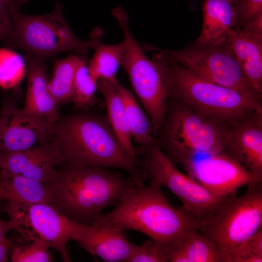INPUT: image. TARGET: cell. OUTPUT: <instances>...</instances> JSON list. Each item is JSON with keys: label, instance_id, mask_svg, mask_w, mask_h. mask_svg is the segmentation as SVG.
<instances>
[{"label": "cell", "instance_id": "1", "mask_svg": "<svg viewBox=\"0 0 262 262\" xmlns=\"http://www.w3.org/2000/svg\"><path fill=\"white\" fill-rule=\"evenodd\" d=\"M51 139L63 164L115 168L127 172L136 184L144 183L138 159L130 156L106 115L75 113L50 123Z\"/></svg>", "mask_w": 262, "mask_h": 262}, {"label": "cell", "instance_id": "2", "mask_svg": "<svg viewBox=\"0 0 262 262\" xmlns=\"http://www.w3.org/2000/svg\"><path fill=\"white\" fill-rule=\"evenodd\" d=\"M47 185L48 204L79 224H92L136 185L108 168L64 164Z\"/></svg>", "mask_w": 262, "mask_h": 262}, {"label": "cell", "instance_id": "3", "mask_svg": "<svg viewBox=\"0 0 262 262\" xmlns=\"http://www.w3.org/2000/svg\"><path fill=\"white\" fill-rule=\"evenodd\" d=\"M92 224L139 231L155 241L171 245L189 231L198 228L196 220L173 206L161 187L135 185L111 211Z\"/></svg>", "mask_w": 262, "mask_h": 262}, {"label": "cell", "instance_id": "4", "mask_svg": "<svg viewBox=\"0 0 262 262\" xmlns=\"http://www.w3.org/2000/svg\"><path fill=\"white\" fill-rule=\"evenodd\" d=\"M151 60L162 74L168 98L181 100L203 116L229 123L262 113V95L205 80L158 52L153 54Z\"/></svg>", "mask_w": 262, "mask_h": 262}, {"label": "cell", "instance_id": "5", "mask_svg": "<svg viewBox=\"0 0 262 262\" xmlns=\"http://www.w3.org/2000/svg\"><path fill=\"white\" fill-rule=\"evenodd\" d=\"M8 5L13 14V28L7 42L32 59L45 62L66 51L85 54L101 38L99 28L93 31L88 40L77 36L64 18L61 2H56L52 12L40 15L24 14L12 4Z\"/></svg>", "mask_w": 262, "mask_h": 262}, {"label": "cell", "instance_id": "6", "mask_svg": "<svg viewBox=\"0 0 262 262\" xmlns=\"http://www.w3.org/2000/svg\"><path fill=\"white\" fill-rule=\"evenodd\" d=\"M237 196L221 198L213 210L198 222V230L213 242L227 262L229 252L262 229V181L247 185Z\"/></svg>", "mask_w": 262, "mask_h": 262}, {"label": "cell", "instance_id": "7", "mask_svg": "<svg viewBox=\"0 0 262 262\" xmlns=\"http://www.w3.org/2000/svg\"><path fill=\"white\" fill-rule=\"evenodd\" d=\"M143 50L162 54L198 77L216 84L244 92L256 93L240 66L227 39L218 44L195 41L180 49L158 48L149 44L140 45Z\"/></svg>", "mask_w": 262, "mask_h": 262}, {"label": "cell", "instance_id": "8", "mask_svg": "<svg viewBox=\"0 0 262 262\" xmlns=\"http://www.w3.org/2000/svg\"><path fill=\"white\" fill-rule=\"evenodd\" d=\"M228 125L188 106L174 104L166 107L160 141L156 142L169 159L187 152H223Z\"/></svg>", "mask_w": 262, "mask_h": 262}, {"label": "cell", "instance_id": "9", "mask_svg": "<svg viewBox=\"0 0 262 262\" xmlns=\"http://www.w3.org/2000/svg\"><path fill=\"white\" fill-rule=\"evenodd\" d=\"M136 150L143 180L168 188L181 201L180 208L197 221L208 214L221 199L179 170L155 140Z\"/></svg>", "mask_w": 262, "mask_h": 262}, {"label": "cell", "instance_id": "10", "mask_svg": "<svg viewBox=\"0 0 262 262\" xmlns=\"http://www.w3.org/2000/svg\"><path fill=\"white\" fill-rule=\"evenodd\" d=\"M1 202L2 213L7 214L12 229L21 239L43 243L57 251L64 262L71 261L67 245L70 240H77L83 224L68 218L47 203Z\"/></svg>", "mask_w": 262, "mask_h": 262}, {"label": "cell", "instance_id": "11", "mask_svg": "<svg viewBox=\"0 0 262 262\" xmlns=\"http://www.w3.org/2000/svg\"><path fill=\"white\" fill-rule=\"evenodd\" d=\"M114 15L123 35L125 49L121 66L149 117L155 137L163 124L166 111L168 95L163 76L132 36L126 13L118 10Z\"/></svg>", "mask_w": 262, "mask_h": 262}, {"label": "cell", "instance_id": "12", "mask_svg": "<svg viewBox=\"0 0 262 262\" xmlns=\"http://www.w3.org/2000/svg\"><path fill=\"white\" fill-rule=\"evenodd\" d=\"M180 164L188 175L218 197L245 185L262 181L258 176L224 152H191L170 159Z\"/></svg>", "mask_w": 262, "mask_h": 262}, {"label": "cell", "instance_id": "13", "mask_svg": "<svg viewBox=\"0 0 262 262\" xmlns=\"http://www.w3.org/2000/svg\"><path fill=\"white\" fill-rule=\"evenodd\" d=\"M50 123L17 108L9 100L0 109V153L17 151L49 142Z\"/></svg>", "mask_w": 262, "mask_h": 262}, {"label": "cell", "instance_id": "14", "mask_svg": "<svg viewBox=\"0 0 262 262\" xmlns=\"http://www.w3.org/2000/svg\"><path fill=\"white\" fill-rule=\"evenodd\" d=\"M223 152L262 177V113L228 124Z\"/></svg>", "mask_w": 262, "mask_h": 262}, {"label": "cell", "instance_id": "15", "mask_svg": "<svg viewBox=\"0 0 262 262\" xmlns=\"http://www.w3.org/2000/svg\"><path fill=\"white\" fill-rule=\"evenodd\" d=\"M63 164L56 147L49 142L24 150L0 153V169L47 184L54 177L55 167Z\"/></svg>", "mask_w": 262, "mask_h": 262}, {"label": "cell", "instance_id": "16", "mask_svg": "<svg viewBox=\"0 0 262 262\" xmlns=\"http://www.w3.org/2000/svg\"><path fill=\"white\" fill-rule=\"evenodd\" d=\"M76 242L80 247L106 262H129L135 246L125 230L96 224L83 225Z\"/></svg>", "mask_w": 262, "mask_h": 262}, {"label": "cell", "instance_id": "17", "mask_svg": "<svg viewBox=\"0 0 262 262\" xmlns=\"http://www.w3.org/2000/svg\"><path fill=\"white\" fill-rule=\"evenodd\" d=\"M28 76L24 112L41 117L49 123L56 121L60 115L58 106L48 87L45 62L25 57Z\"/></svg>", "mask_w": 262, "mask_h": 262}, {"label": "cell", "instance_id": "18", "mask_svg": "<svg viewBox=\"0 0 262 262\" xmlns=\"http://www.w3.org/2000/svg\"><path fill=\"white\" fill-rule=\"evenodd\" d=\"M236 59L255 90L262 94V35L233 29L228 35Z\"/></svg>", "mask_w": 262, "mask_h": 262}, {"label": "cell", "instance_id": "19", "mask_svg": "<svg viewBox=\"0 0 262 262\" xmlns=\"http://www.w3.org/2000/svg\"><path fill=\"white\" fill-rule=\"evenodd\" d=\"M235 0H203V23L196 41L218 44L226 40L235 25L234 1Z\"/></svg>", "mask_w": 262, "mask_h": 262}, {"label": "cell", "instance_id": "20", "mask_svg": "<svg viewBox=\"0 0 262 262\" xmlns=\"http://www.w3.org/2000/svg\"><path fill=\"white\" fill-rule=\"evenodd\" d=\"M49 197L46 184L0 169V203H48Z\"/></svg>", "mask_w": 262, "mask_h": 262}, {"label": "cell", "instance_id": "21", "mask_svg": "<svg viewBox=\"0 0 262 262\" xmlns=\"http://www.w3.org/2000/svg\"><path fill=\"white\" fill-rule=\"evenodd\" d=\"M171 246L170 262H224L215 243L197 229L189 231Z\"/></svg>", "mask_w": 262, "mask_h": 262}, {"label": "cell", "instance_id": "22", "mask_svg": "<svg viewBox=\"0 0 262 262\" xmlns=\"http://www.w3.org/2000/svg\"><path fill=\"white\" fill-rule=\"evenodd\" d=\"M106 80L98 81V89L102 95L106 107V116L109 123L127 153L138 159L136 148L132 143V137L124 107L118 95L116 85Z\"/></svg>", "mask_w": 262, "mask_h": 262}, {"label": "cell", "instance_id": "23", "mask_svg": "<svg viewBox=\"0 0 262 262\" xmlns=\"http://www.w3.org/2000/svg\"><path fill=\"white\" fill-rule=\"evenodd\" d=\"M116 88L124 105L132 140L140 146L152 143L155 139L148 115L129 90L119 82Z\"/></svg>", "mask_w": 262, "mask_h": 262}, {"label": "cell", "instance_id": "24", "mask_svg": "<svg viewBox=\"0 0 262 262\" xmlns=\"http://www.w3.org/2000/svg\"><path fill=\"white\" fill-rule=\"evenodd\" d=\"M124 49L123 41L108 45L103 44L101 39L99 40L93 49L94 53L87 65L91 75L98 81L118 82L116 73L121 65Z\"/></svg>", "mask_w": 262, "mask_h": 262}, {"label": "cell", "instance_id": "25", "mask_svg": "<svg viewBox=\"0 0 262 262\" xmlns=\"http://www.w3.org/2000/svg\"><path fill=\"white\" fill-rule=\"evenodd\" d=\"M80 57L70 54L54 64L48 87L57 106L71 102L75 73Z\"/></svg>", "mask_w": 262, "mask_h": 262}, {"label": "cell", "instance_id": "26", "mask_svg": "<svg viewBox=\"0 0 262 262\" xmlns=\"http://www.w3.org/2000/svg\"><path fill=\"white\" fill-rule=\"evenodd\" d=\"M98 89V81L90 74L85 60L80 57L75 73L71 102L83 109L92 102Z\"/></svg>", "mask_w": 262, "mask_h": 262}, {"label": "cell", "instance_id": "27", "mask_svg": "<svg viewBox=\"0 0 262 262\" xmlns=\"http://www.w3.org/2000/svg\"><path fill=\"white\" fill-rule=\"evenodd\" d=\"M27 72L26 61L11 49H0V87L11 88L23 79Z\"/></svg>", "mask_w": 262, "mask_h": 262}, {"label": "cell", "instance_id": "28", "mask_svg": "<svg viewBox=\"0 0 262 262\" xmlns=\"http://www.w3.org/2000/svg\"><path fill=\"white\" fill-rule=\"evenodd\" d=\"M12 240L9 256L13 262H50L53 261L49 247L46 244L20 238Z\"/></svg>", "mask_w": 262, "mask_h": 262}, {"label": "cell", "instance_id": "29", "mask_svg": "<svg viewBox=\"0 0 262 262\" xmlns=\"http://www.w3.org/2000/svg\"><path fill=\"white\" fill-rule=\"evenodd\" d=\"M171 246L150 239L135 245L129 262H170Z\"/></svg>", "mask_w": 262, "mask_h": 262}, {"label": "cell", "instance_id": "30", "mask_svg": "<svg viewBox=\"0 0 262 262\" xmlns=\"http://www.w3.org/2000/svg\"><path fill=\"white\" fill-rule=\"evenodd\" d=\"M262 262V229L231 250L227 259V262Z\"/></svg>", "mask_w": 262, "mask_h": 262}, {"label": "cell", "instance_id": "31", "mask_svg": "<svg viewBox=\"0 0 262 262\" xmlns=\"http://www.w3.org/2000/svg\"><path fill=\"white\" fill-rule=\"evenodd\" d=\"M234 9V29L241 28L247 21L262 14V0H235Z\"/></svg>", "mask_w": 262, "mask_h": 262}, {"label": "cell", "instance_id": "32", "mask_svg": "<svg viewBox=\"0 0 262 262\" xmlns=\"http://www.w3.org/2000/svg\"><path fill=\"white\" fill-rule=\"evenodd\" d=\"M13 28L12 11L8 4L0 1V41H8Z\"/></svg>", "mask_w": 262, "mask_h": 262}, {"label": "cell", "instance_id": "33", "mask_svg": "<svg viewBox=\"0 0 262 262\" xmlns=\"http://www.w3.org/2000/svg\"><path fill=\"white\" fill-rule=\"evenodd\" d=\"M241 29L249 33L262 35V14L247 21Z\"/></svg>", "mask_w": 262, "mask_h": 262}, {"label": "cell", "instance_id": "34", "mask_svg": "<svg viewBox=\"0 0 262 262\" xmlns=\"http://www.w3.org/2000/svg\"><path fill=\"white\" fill-rule=\"evenodd\" d=\"M2 213L0 204V214ZM12 229L11 225L9 221L3 220L0 215V243L4 242L8 240L6 234L8 231Z\"/></svg>", "mask_w": 262, "mask_h": 262}, {"label": "cell", "instance_id": "35", "mask_svg": "<svg viewBox=\"0 0 262 262\" xmlns=\"http://www.w3.org/2000/svg\"><path fill=\"white\" fill-rule=\"evenodd\" d=\"M12 240L8 239L6 241L0 243V262H7L8 260Z\"/></svg>", "mask_w": 262, "mask_h": 262}, {"label": "cell", "instance_id": "36", "mask_svg": "<svg viewBox=\"0 0 262 262\" xmlns=\"http://www.w3.org/2000/svg\"><path fill=\"white\" fill-rule=\"evenodd\" d=\"M29 0H15L14 3L18 7H20L25 2H27Z\"/></svg>", "mask_w": 262, "mask_h": 262}, {"label": "cell", "instance_id": "37", "mask_svg": "<svg viewBox=\"0 0 262 262\" xmlns=\"http://www.w3.org/2000/svg\"><path fill=\"white\" fill-rule=\"evenodd\" d=\"M0 1L4 2L7 4L12 3L14 0H0Z\"/></svg>", "mask_w": 262, "mask_h": 262}]
</instances>
